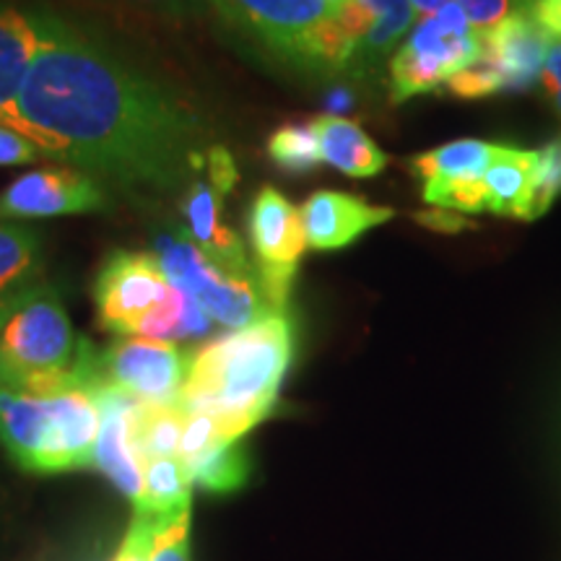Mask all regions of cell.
Instances as JSON below:
<instances>
[{"label": "cell", "instance_id": "836d02e7", "mask_svg": "<svg viewBox=\"0 0 561 561\" xmlns=\"http://www.w3.org/2000/svg\"><path fill=\"white\" fill-rule=\"evenodd\" d=\"M530 16L551 34L561 39V0H530Z\"/></svg>", "mask_w": 561, "mask_h": 561}, {"label": "cell", "instance_id": "e575fe53", "mask_svg": "<svg viewBox=\"0 0 561 561\" xmlns=\"http://www.w3.org/2000/svg\"><path fill=\"white\" fill-rule=\"evenodd\" d=\"M447 3H455V0H411L413 11L419 13V19L421 16H434V13L445 9Z\"/></svg>", "mask_w": 561, "mask_h": 561}, {"label": "cell", "instance_id": "e0dca14e", "mask_svg": "<svg viewBox=\"0 0 561 561\" xmlns=\"http://www.w3.org/2000/svg\"><path fill=\"white\" fill-rule=\"evenodd\" d=\"M310 125L318 138L322 161L333 170L364 180L375 178L388 167V153L369 138L359 123L339 115H320Z\"/></svg>", "mask_w": 561, "mask_h": 561}, {"label": "cell", "instance_id": "ac0fdd59", "mask_svg": "<svg viewBox=\"0 0 561 561\" xmlns=\"http://www.w3.org/2000/svg\"><path fill=\"white\" fill-rule=\"evenodd\" d=\"M538 170V151H525L504 144L500 157L483 172V193H486L489 214L528 219L533 182Z\"/></svg>", "mask_w": 561, "mask_h": 561}, {"label": "cell", "instance_id": "30bf717a", "mask_svg": "<svg viewBox=\"0 0 561 561\" xmlns=\"http://www.w3.org/2000/svg\"><path fill=\"white\" fill-rule=\"evenodd\" d=\"M170 289L172 284L157 255L112 252L94 284L100 325L117 335H138L144 320L170 297Z\"/></svg>", "mask_w": 561, "mask_h": 561}, {"label": "cell", "instance_id": "277c9868", "mask_svg": "<svg viewBox=\"0 0 561 561\" xmlns=\"http://www.w3.org/2000/svg\"><path fill=\"white\" fill-rule=\"evenodd\" d=\"M102 411L89 390L30 392L0 385V447L24 473L94 468Z\"/></svg>", "mask_w": 561, "mask_h": 561}, {"label": "cell", "instance_id": "7c38bea8", "mask_svg": "<svg viewBox=\"0 0 561 561\" xmlns=\"http://www.w3.org/2000/svg\"><path fill=\"white\" fill-rule=\"evenodd\" d=\"M107 206V195L91 174L73 167H47L13 180L0 193V221H34L91 214Z\"/></svg>", "mask_w": 561, "mask_h": 561}, {"label": "cell", "instance_id": "5bb4252c", "mask_svg": "<svg viewBox=\"0 0 561 561\" xmlns=\"http://www.w3.org/2000/svg\"><path fill=\"white\" fill-rule=\"evenodd\" d=\"M94 398L102 411L100 437H96L94 447V468H100V473L107 476L136 507L144 496V462L133 450L128 424L130 409L136 401L117 390H96Z\"/></svg>", "mask_w": 561, "mask_h": 561}, {"label": "cell", "instance_id": "8992f818", "mask_svg": "<svg viewBox=\"0 0 561 561\" xmlns=\"http://www.w3.org/2000/svg\"><path fill=\"white\" fill-rule=\"evenodd\" d=\"M157 257L170 284L191 294L214 325L240 331L268 314H280L271 307L257 276H234L219 268L187 234L159 237Z\"/></svg>", "mask_w": 561, "mask_h": 561}, {"label": "cell", "instance_id": "ba28073f", "mask_svg": "<svg viewBox=\"0 0 561 561\" xmlns=\"http://www.w3.org/2000/svg\"><path fill=\"white\" fill-rule=\"evenodd\" d=\"M191 356L170 341L123 339L112 341L94 356L96 390H117L133 401L180 403Z\"/></svg>", "mask_w": 561, "mask_h": 561}, {"label": "cell", "instance_id": "f1b7e54d", "mask_svg": "<svg viewBox=\"0 0 561 561\" xmlns=\"http://www.w3.org/2000/svg\"><path fill=\"white\" fill-rule=\"evenodd\" d=\"M455 3L466 11L473 32L479 34L494 32L507 19L530 11V0H455Z\"/></svg>", "mask_w": 561, "mask_h": 561}, {"label": "cell", "instance_id": "5b68a950", "mask_svg": "<svg viewBox=\"0 0 561 561\" xmlns=\"http://www.w3.org/2000/svg\"><path fill=\"white\" fill-rule=\"evenodd\" d=\"M210 5L231 26L301 68H348V45L333 0H210Z\"/></svg>", "mask_w": 561, "mask_h": 561}, {"label": "cell", "instance_id": "1f68e13d", "mask_svg": "<svg viewBox=\"0 0 561 561\" xmlns=\"http://www.w3.org/2000/svg\"><path fill=\"white\" fill-rule=\"evenodd\" d=\"M543 89L549 96L551 107L557 110L561 117V39H553L546 55V68H543Z\"/></svg>", "mask_w": 561, "mask_h": 561}, {"label": "cell", "instance_id": "d590c367", "mask_svg": "<svg viewBox=\"0 0 561 561\" xmlns=\"http://www.w3.org/2000/svg\"><path fill=\"white\" fill-rule=\"evenodd\" d=\"M9 301H11V297L9 299H0V322H3L5 312H9Z\"/></svg>", "mask_w": 561, "mask_h": 561}, {"label": "cell", "instance_id": "d4e9b609", "mask_svg": "<svg viewBox=\"0 0 561 561\" xmlns=\"http://www.w3.org/2000/svg\"><path fill=\"white\" fill-rule=\"evenodd\" d=\"M268 157L273 164L289 174H307L322 164L318 138L312 125H284L268 138Z\"/></svg>", "mask_w": 561, "mask_h": 561}, {"label": "cell", "instance_id": "2e32d148", "mask_svg": "<svg viewBox=\"0 0 561 561\" xmlns=\"http://www.w3.org/2000/svg\"><path fill=\"white\" fill-rule=\"evenodd\" d=\"M39 34L42 11L0 3V125L3 128L39 47Z\"/></svg>", "mask_w": 561, "mask_h": 561}, {"label": "cell", "instance_id": "9c48e42d", "mask_svg": "<svg viewBox=\"0 0 561 561\" xmlns=\"http://www.w3.org/2000/svg\"><path fill=\"white\" fill-rule=\"evenodd\" d=\"M248 231L255 250V273L261 289L273 310L286 312L299 261L310 248L301 208L294 206L276 187H263L252 198Z\"/></svg>", "mask_w": 561, "mask_h": 561}, {"label": "cell", "instance_id": "7a4b0ae2", "mask_svg": "<svg viewBox=\"0 0 561 561\" xmlns=\"http://www.w3.org/2000/svg\"><path fill=\"white\" fill-rule=\"evenodd\" d=\"M294 351L297 331L286 312L224 333L193 351L180 405L216 419L227 439H242L278 405Z\"/></svg>", "mask_w": 561, "mask_h": 561}, {"label": "cell", "instance_id": "83f0119b", "mask_svg": "<svg viewBox=\"0 0 561 561\" xmlns=\"http://www.w3.org/2000/svg\"><path fill=\"white\" fill-rule=\"evenodd\" d=\"M172 520H161L146 510H133V520L125 530L121 549L112 561H151L153 546L159 541V533Z\"/></svg>", "mask_w": 561, "mask_h": 561}, {"label": "cell", "instance_id": "3957f363", "mask_svg": "<svg viewBox=\"0 0 561 561\" xmlns=\"http://www.w3.org/2000/svg\"><path fill=\"white\" fill-rule=\"evenodd\" d=\"M96 348L70 325L58 289L34 284L0 322V385L30 392L94 390Z\"/></svg>", "mask_w": 561, "mask_h": 561}, {"label": "cell", "instance_id": "44dd1931", "mask_svg": "<svg viewBox=\"0 0 561 561\" xmlns=\"http://www.w3.org/2000/svg\"><path fill=\"white\" fill-rule=\"evenodd\" d=\"M42 268L39 231L24 221H0V299L39 284Z\"/></svg>", "mask_w": 561, "mask_h": 561}, {"label": "cell", "instance_id": "4316f807", "mask_svg": "<svg viewBox=\"0 0 561 561\" xmlns=\"http://www.w3.org/2000/svg\"><path fill=\"white\" fill-rule=\"evenodd\" d=\"M445 91L460 96V100H481V96H494V94H507V81H504L500 66L489 58L486 53H481V58L471 62L468 68H462L460 73H455L447 81Z\"/></svg>", "mask_w": 561, "mask_h": 561}, {"label": "cell", "instance_id": "cb8c5ba5", "mask_svg": "<svg viewBox=\"0 0 561 561\" xmlns=\"http://www.w3.org/2000/svg\"><path fill=\"white\" fill-rule=\"evenodd\" d=\"M195 486L210 494H231L248 483L250 458L244 453L242 439H224L210 445L206 453L195 455L185 462Z\"/></svg>", "mask_w": 561, "mask_h": 561}, {"label": "cell", "instance_id": "4dcf8cb0", "mask_svg": "<svg viewBox=\"0 0 561 561\" xmlns=\"http://www.w3.org/2000/svg\"><path fill=\"white\" fill-rule=\"evenodd\" d=\"M39 159H50L37 144L19 136L16 130L3 128L0 125V167H21V164H34Z\"/></svg>", "mask_w": 561, "mask_h": 561}, {"label": "cell", "instance_id": "d6a6232c", "mask_svg": "<svg viewBox=\"0 0 561 561\" xmlns=\"http://www.w3.org/2000/svg\"><path fill=\"white\" fill-rule=\"evenodd\" d=\"M421 227H430L434 231H445V234H455V231L471 229L473 224L466 219V216L455 214V210L447 208H432V210H421V214L413 216Z\"/></svg>", "mask_w": 561, "mask_h": 561}, {"label": "cell", "instance_id": "8fae6325", "mask_svg": "<svg viewBox=\"0 0 561 561\" xmlns=\"http://www.w3.org/2000/svg\"><path fill=\"white\" fill-rule=\"evenodd\" d=\"M237 182V167L224 146H210L206 157V178L191 180L182 201V214L187 221V237L206 252L219 268L234 276H257L255 265L248 263L240 237L221 221V208L227 193Z\"/></svg>", "mask_w": 561, "mask_h": 561}, {"label": "cell", "instance_id": "4fadbf2b", "mask_svg": "<svg viewBox=\"0 0 561 561\" xmlns=\"http://www.w3.org/2000/svg\"><path fill=\"white\" fill-rule=\"evenodd\" d=\"M396 210L371 206L359 195L339 191H318L301 206L307 244L312 250H343L354 244L369 229L388 224Z\"/></svg>", "mask_w": 561, "mask_h": 561}, {"label": "cell", "instance_id": "7402d4cb", "mask_svg": "<svg viewBox=\"0 0 561 561\" xmlns=\"http://www.w3.org/2000/svg\"><path fill=\"white\" fill-rule=\"evenodd\" d=\"M193 479L182 458H159L144 466V496L133 510H146L161 520H174L191 510Z\"/></svg>", "mask_w": 561, "mask_h": 561}, {"label": "cell", "instance_id": "d6986e66", "mask_svg": "<svg viewBox=\"0 0 561 561\" xmlns=\"http://www.w3.org/2000/svg\"><path fill=\"white\" fill-rule=\"evenodd\" d=\"M504 144L466 138L439 146L411 159V172L421 180V187H442L455 182L481 180L489 164L500 157Z\"/></svg>", "mask_w": 561, "mask_h": 561}, {"label": "cell", "instance_id": "484cf974", "mask_svg": "<svg viewBox=\"0 0 561 561\" xmlns=\"http://www.w3.org/2000/svg\"><path fill=\"white\" fill-rule=\"evenodd\" d=\"M561 195V136H557L538 151V170L536 182H533V195L528 206V219L536 221L541 219L553 206V201H559Z\"/></svg>", "mask_w": 561, "mask_h": 561}, {"label": "cell", "instance_id": "ffe728a7", "mask_svg": "<svg viewBox=\"0 0 561 561\" xmlns=\"http://www.w3.org/2000/svg\"><path fill=\"white\" fill-rule=\"evenodd\" d=\"M128 424L130 445L144 466L159 458H180L182 434L187 424V411L180 403L136 401Z\"/></svg>", "mask_w": 561, "mask_h": 561}, {"label": "cell", "instance_id": "9a60e30c", "mask_svg": "<svg viewBox=\"0 0 561 561\" xmlns=\"http://www.w3.org/2000/svg\"><path fill=\"white\" fill-rule=\"evenodd\" d=\"M481 37L483 53L500 66L507 91H525L543 79L546 55L553 37L528 11L507 19L494 32L481 34Z\"/></svg>", "mask_w": 561, "mask_h": 561}, {"label": "cell", "instance_id": "603a6c76", "mask_svg": "<svg viewBox=\"0 0 561 561\" xmlns=\"http://www.w3.org/2000/svg\"><path fill=\"white\" fill-rule=\"evenodd\" d=\"M214 328V320L201 310V305L191 294L172 286L170 297L153 310L149 318L140 325L138 339H151V341H191L208 335Z\"/></svg>", "mask_w": 561, "mask_h": 561}, {"label": "cell", "instance_id": "52a82bcc", "mask_svg": "<svg viewBox=\"0 0 561 561\" xmlns=\"http://www.w3.org/2000/svg\"><path fill=\"white\" fill-rule=\"evenodd\" d=\"M481 53L479 32H455L437 13L421 16L390 58V100L405 102L445 89L447 81L479 60Z\"/></svg>", "mask_w": 561, "mask_h": 561}, {"label": "cell", "instance_id": "f546056e", "mask_svg": "<svg viewBox=\"0 0 561 561\" xmlns=\"http://www.w3.org/2000/svg\"><path fill=\"white\" fill-rule=\"evenodd\" d=\"M151 561H193L191 510L182 512L180 517L164 525V530L159 533L157 546H153Z\"/></svg>", "mask_w": 561, "mask_h": 561}, {"label": "cell", "instance_id": "6da1fadb", "mask_svg": "<svg viewBox=\"0 0 561 561\" xmlns=\"http://www.w3.org/2000/svg\"><path fill=\"white\" fill-rule=\"evenodd\" d=\"M5 128L55 161L133 191H172L198 178L208 157L191 104L47 11Z\"/></svg>", "mask_w": 561, "mask_h": 561}]
</instances>
